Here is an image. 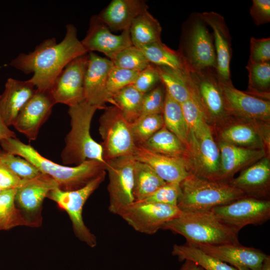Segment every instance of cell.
<instances>
[{
  "instance_id": "cell-1",
  "label": "cell",
  "mask_w": 270,
  "mask_h": 270,
  "mask_svg": "<svg viewBox=\"0 0 270 270\" xmlns=\"http://www.w3.org/2000/svg\"><path fill=\"white\" fill-rule=\"evenodd\" d=\"M88 53L77 36L73 24L66 26L63 40L58 43L55 38L46 39L28 54L22 53L10 65L28 74H33L28 80L36 90L48 92L61 71L72 60Z\"/></svg>"
},
{
  "instance_id": "cell-2",
  "label": "cell",
  "mask_w": 270,
  "mask_h": 270,
  "mask_svg": "<svg viewBox=\"0 0 270 270\" xmlns=\"http://www.w3.org/2000/svg\"><path fill=\"white\" fill-rule=\"evenodd\" d=\"M0 145L4 150L24 158L41 173L50 176L63 190L82 188L106 171V163L93 160L74 166L59 164L44 157L31 145L24 144L16 138L0 140Z\"/></svg>"
},
{
  "instance_id": "cell-3",
  "label": "cell",
  "mask_w": 270,
  "mask_h": 270,
  "mask_svg": "<svg viewBox=\"0 0 270 270\" xmlns=\"http://www.w3.org/2000/svg\"><path fill=\"white\" fill-rule=\"evenodd\" d=\"M98 109L85 100L69 107L71 128L65 138V146L60 154L64 164L76 166L88 160L106 163L101 144L90 134L91 122Z\"/></svg>"
},
{
  "instance_id": "cell-4",
  "label": "cell",
  "mask_w": 270,
  "mask_h": 270,
  "mask_svg": "<svg viewBox=\"0 0 270 270\" xmlns=\"http://www.w3.org/2000/svg\"><path fill=\"white\" fill-rule=\"evenodd\" d=\"M184 236L192 244L220 245L240 244L238 233L210 212H182L162 228Z\"/></svg>"
},
{
  "instance_id": "cell-5",
  "label": "cell",
  "mask_w": 270,
  "mask_h": 270,
  "mask_svg": "<svg viewBox=\"0 0 270 270\" xmlns=\"http://www.w3.org/2000/svg\"><path fill=\"white\" fill-rule=\"evenodd\" d=\"M177 206L182 212L210 211L246 197L230 184L209 180L190 174L180 183Z\"/></svg>"
},
{
  "instance_id": "cell-6",
  "label": "cell",
  "mask_w": 270,
  "mask_h": 270,
  "mask_svg": "<svg viewBox=\"0 0 270 270\" xmlns=\"http://www.w3.org/2000/svg\"><path fill=\"white\" fill-rule=\"evenodd\" d=\"M200 13H192L182 28L179 48L188 72L216 69V60L214 37Z\"/></svg>"
},
{
  "instance_id": "cell-7",
  "label": "cell",
  "mask_w": 270,
  "mask_h": 270,
  "mask_svg": "<svg viewBox=\"0 0 270 270\" xmlns=\"http://www.w3.org/2000/svg\"><path fill=\"white\" fill-rule=\"evenodd\" d=\"M186 147L190 174L219 182L220 152L211 126L204 121L189 129Z\"/></svg>"
},
{
  "instance_id": "cell-8",
  "label": "cell",
  "mask_w": 270,
  "mask_h": 270,
  "mask_svg": "<svg viewBox=\"0 0 270 270\" xmlns=\"http://www.w3.org/2000/svg\"><path fill=\"white\" fill-rule=\"evenodd\" d=\"M270 122L228 116L212 128L216 142L265 150L270 155Z\"/></svg>"
},
{
  "instance_id": "cell-9",
  "label": "cell",
  "mask_w": 270,
  "mask_h": 270,
  "mask_svg": "<svg viewBox=\"0 0 270 270\" xmlns=\"http://www.w3.org/2000/svg\"><path fill=\"white\" fill-rule=\"evenodd\" d=\"M188 72L192 96L200 107L206 122L213 128L228 116L224 109L216 69Z\"/></svg>"
},
{
  "instance_id": "cell-10",
  "label": "cell",
  "mask_w": 270,
  "mask_h": 270,
  "mask_svg": "<svg viewBox=\"0 0 270 270\" xmlns=\"http://www.w3.org/2000/svg\"><path fill=\"white\" fill-rule=\"evenodd\" d=\"M99 119V132L104 158L106 160L132 155L136 144L131 124L115 106L105 107Z\"/></svg>"
},
{
  "instance_id": "cell-11",
  "label": "cell",
  "mask_w": 270,
  "mask_h": 270,
  "mask_svg": "<svg viewBox=\"0 0 270 270\" xmlns=\"http://www.w3.org/2000/svg\"><path fill=\"white\" fill-rule=\"evenodd\" d=\"M106 174V171L78 190L66 191L56 188L52 190L47 196L68 213L76 236L91 248L96 246V238L84 224L83 207L88 198L104 180Z\"/></svg>"
},
{
  "instance_id": "cell-12",
  "label": "cell",
  "mask_w": 270,
  "mask_h": 270,
  "mask_svg": "<svg viewBox=\"0 0 270 270\" xmlns=\"http://www.w3.org/2000/svg\"><path fill=\"white\" fill-rule=\"evenodd\" d=\"M222 223L238 234L249 224H260L270 218V200L246 196L210 210Z\"/></svg>"
},
{
  "instance_id": "cell-13",
  "label": "cell",
  "mask_w": 270,
  "mask_h": 270,
  "mask_svg": "<svg viewBox=\"0 0 270 270\" xmlns=\"http://www.w3.org/2000/svg\"><path fill=\"white\" fill-rule=\"evenodd\" d=\"M182 212L177 206L141 200L134 201L125 206L118 215L136 231L153 234Z\"/></svg>"
},
{
  "instance_id": "cell-14",
  "label": "cell",
  "mask_w": 270,
  "mask_h": 270,
  "mask_svg": "<svg viewBox=\"0 0 270 270\" xmlns=\"http://www.w3.org/2000/svg\"><path fill=\"white\" fill-rule=\"evenodd\" d=\"M135 161L132 155L106 160V170L109 178L108 210L112 214H118L123 208L134 201L133 186Z\"/></svg>"
},
{
  "instance_id": "cell-15",
  "label": "cell",
  "mask_w": 270,
  "mask_h": 270,
  "mask_svg": "<svg viewBox=\"0 0 270 270\" xmlns=\"http://www.w3.org/2000/svg\"><path fill=\"white\" fill-rule=\"evenodd\" d=\"M88 62V53L69 62L54 80L50 92L56 104L69 107L84 101V81Z\"/></svg>"
},
{
  "instance_id": "cell-16",
  "label": "cell",
  "mask_w": 270,
  "mask_h": 270,
  "mask_svg": "<svg viewBox=\"0 0 270 270\" xmlns=\"http://www.w3.org/2000/svg\"><path fill=\"white\" fill-rule=\"evenodd\" d=\"M225 110L234 116L270 122V101L220 83Z\"/></svg>"
},
{
  "instance_id": "cell-17",
  "label": "cell",
  "mask_w": 270,
  "mask_h": 270,
  "mask_svg": "<svg viewBox=\"0 0 270 270\" xmlns=\"http://www.w3.org/2000/svg\"><path fill=\"white\" fill-rule=\"evenodd\" d=\"M54 104L50 92H42L36 88L34 94L20 110L13 126L29 140H36Z\"/></svg>"
},
{
  "instance_id": "cell-18",
  "label": "cell",
  "mask_w": 270,
  "mask_h": 270,
  "mask_svg": "<svg viewBox=\"0 0 270 270\" xmlns=\"http://www.w3.org/2000/svg\"><path fill=\"white\" fill-rule=\"evenodd\" d=\"M81 42L88 52H100L110 60L121 50L132 46L129 30L114 34L97 15L90 18L86 36Z\"/></svg>"
},
{
  "instance_id": "cell-19",
  "label": "cell",
  "mask_w": 270,
  "mask_h": 270,
  "mask_svg": "<svg viewBox=\"0 0 270 270\" xmlns=\"http://www.w3.org/2000/svg\"><path fill=\"white\" fill-rule=\"evenodd\" d=\"M208 26L213 30L216 54V73L220 83L232 84L230 78V62L232 56L231 36L224 18L213 12L200 13Z\"/></svg>"
},
{
  "instance_id": "cell-20",
  "label": "cell",
  "mask_w": 270,
  "mask_h": 270,
  "mask_svg": "<svg viewBox=\"0 0 270 270\" xmlns=\"http://www.w3.org/2000/svg\"><path fill=\"white\" fill-rule=\"evenodd\" d=\"M88 62L84 81V100L98 109L104 108L108 102L106 84L109 73L114 66L108 58L89 52Z\"/></svg>"
},
{
  "instance_id": "cell-21",
  "label": "cell",
  "mask_w": 270,
  "mask_h": 270,
  "mask_svg": "<svg viewBox=\"0 0 270 270\" xmlns=\"http://www.w3.org/2000/svg\"><path fill=\"white\" fill-rule=\"evenodd\" d=\"M132 156L137 161L150 166L165 182L180 184L190 174L187 160L154 152L142 146H136Z\"/></svg>"
},
{
  "instance_id": "cell-22",
  "label": "cell",
  "mask_w": 270,
  "mask_h": 270,
  "mask_svg": "<svg viewBox=\"0 0 270 270\" xmlns=\"http://www.w3.org/2000/svg\"><path fill=\"white\" fill-rule=\"evenodd\" d=\"M188 244L234 267L242 266L250 270H259L268 256L258 249L244 246L240 244L220 245Z\"/></svg>"
},
{
  "instance_id": "cell-23",
  "label": "cell",
  "mask_w": 270,
  "mask_h": 270,
  "mask_svg": "<svg viewBox=\"0 0 270 270\" xmlns=\"http://www.w3.org/2000/svg\"><path fill=\"white\" fill-rule=\"evenodd\" d=\"M246 196L268 199L270 192V159L265 156L242 170L228 183Z\"/></svg>"
},
{
  "instance_id": "cell-24",
  "label": "cell",
  "mask_w": 270,
  "mask_h": 270,
  "mask_svg": "<svg viewBox=\"0 0 270 270\" xmlns=\"http://www.w3.org/2000/svg\"><path fill=\"white\" fill-rule=\"evenodd\" d=\"M216 143L220 152V182L228 184L236 172L270 156L264 150L242 148L221 142Z\"/></svg>"
},
{
  "instance_id": "cell-25",
  "label": "cell",
  "mask_w": 270,
  "mask_h": 270,
  "mask_svg": "<svg viewBox=\"0 0 270 270\" xmlns=\"http://www.w3.org/2000/svg\"><path fill=\"white\" fill-rule=\"evenodd\" d=\"M36 88L28 80L8 78L0 94V116L8 127L13 126L20 110L32 96Z\"/></svg>"
},
{
  "instance_id": "cell-26",
  "label": "cell",
  "mask_w": 270,
  "mask_h": 270,
  "mask_svg": "<svg viewBox=\"0 0 270 270\" xmlns=\"http://www.w3.org/2000/svg\"><path fill=\"white\" fill-rule=\"evenodd\" d=\"M58 188L56 182L49 176L40 173L36 177L22 180L15 195V202L29 214L37 212L44 199L52 190Z\"/></svg>"
},
{
  "instance_id": "cell-27",
  "label": "cell",
  "mask_w": 270,
  "mask_h": 270,
  "mask_svg": "<svg viewBox=\"0 0 270 270\" xmlns=\"http://www.w3.org/2000/svg\"><path fill=\"white\" fill-rule=\"evenodd\" d=\"M146 10L148 6L143 0H112L97 16L110 30L123 32Z\"/></svg>"
},
{
  "instance_id": "cell-28",
  "label": "cell",
  "mask_w": 270,
  "mask_h": 270,
  "mask_svg": "<svg viewBox=\"0 0 270 270\" xmlns=\"http://www.w3.org/2000/svg\"><path fill=\"white\" fill-rule=\"evenodd\" d=\"M129 32L132 45L138 48L161 40V26L148 10L134 19Z\"/></svg>"
},
{
  "instance_id": "cell-29",
  "label": "cell",
  "mask_w": 270,
  "mask_h": 270,
  "mask_svg": "<svg viewBox=\"0 0 270 270\" xmlns=\"http://www.w3.org/2000/svg\"><path fill=\"white\" fill-rule=\"evenodd\" d=\"M160 82L174 100L182 104L192 96L188 71L156 66Z\"/></svg>"
},
{
  "instance_id": "cell-30",
  "label": "cell",
  "mask_w": 270,
  "mask_h": 270,
  "mask_svg": "<svg viewBox=\"0 0 270 270\" xmlns=\"http://www.w3.org/2000/svg\"><path fill=\"white\" fill-rule=\"evenodd\" d=\"M142 146L157 154L186 160L188 151L186 146L164 126Z\"/></svg>"
},
{
  "instance_id": "cell-31",
  "label": "cell",
  "mask_w": 270,
  "mask_h": 270,
  "mask_svg": "<svg viewBox=\"0 0 270 270\" xmlns=\"http://www.w3.org/2000/svg\"><path fill=\"white\" fill-rule=\"evenodd\" d=\"M166 182L148 164L136 160L133 186L134 201L146 199Z\"/></svg>"
},
{
  "instance_id": "cell-32",
  "label": "cell",
  "mask_w": 270,
  "mask_h": 270,
  "mask_svg": "<svg viewBox=\"0 0 270 270\" xmlns=\"http://www.w3.org/2000/svg\"><path fill=\"white\" fill-rule=\"evenodd\" d=\"M172 254L176 256L179 260L192 261L204 270H238L235 267L228 265L188 243L184 244H175Z\"/></svg>"
},
{
  "instance_id": "cell-33",
  "label": "cell",
  "mask_w": 270,
  "mask_h": 270,
  "mask_svg": "<svg viewBox=\"0 0 270 270\" xmlns=\"http://www.w3.org/2000/svg\"><path fill=\"white\" fill-rule=\"evenodd\" d=\"M148 61L158 66H164L187 71L182 58L178 50H174L160 40L139 48Z\"/></svg>"
},
{
  "instance_id": "cell-34",
  "label": "cell",
  "mask_w": 270,
  "mask_h": 270,
  "mask_svg": "<svg viewBox=\"0 0 270 270\" xmlns=\"http://www.w3.org/2000/svg\"><path fill=\"white\" fill-rule=\"evenodd\" d=\"M162 116L164 126L186 146L188 129L180 104L172 98L166 90Z\"/></svg>"
},
{
  "instance_id": "cell-35",
  "label": "cell",
  "mask_w": 270,
  "mask_h": 270,
  "mask_svg": "<svg viewBox=\"0 0 270 270\" xmlns=\"http://www.w3.org/2000/svg\"><path fill=\"white\" fill-rule=\"evenodd\" d=\"M143 96L130 85L114 94L110 103L116 106L124 118L132 124L140 116Z\"/></svg>"
},
{
  "instance_id": "cell-36",
  "label": "cell",
  "mask_w": 270,
  "mask_h": 270,
  "mask_svg": "<svg viewBox=\"0 0 270 270\" xmlns=\"http://www.w3.org/2000/svg\"><path fill=\"white\" fill-rule=\"evenodd\" d=\"M16 188L2 190L0 193V230H8L20 226H31L33 224L16 207Z\"/></svg>"
},
{
  "instance_id": "cell-37",
  "label": "cell",
  "mask_w": 270,
  "mask_h": 270,
  "mask_svg": "<svg viewBox=\"0 0 270 270\" xmlns=\"http://www.w3.org/2000/svg\"><path fill=\"white\" fill-rule=\"evenodd\" d=\"M248 90L245 92L254 96L270 100V62L255 63L248 61Z\"/></svg>"
},
{
  "instance_id": "cell-38",
  "label": "cell",
  "mask_w": 270,
  "mask_h": 270,
  "mask_svg": "<svg viewBox=\"0 0 270 270\" xmlns=\"http://www.w3.org/2000/svg\"><path fill=\"white\" fill-rule=\"evenodd\" d=\"M164 126L162 114L140 116L131 124L136 146H142Z\"/></svg>"
},
{
  "instance_id": "cell-39",
  "label": "cell",
  "mask_w": 270,
  "mask_h": 270,
  "mask_svg": "<svg viewBox=\"0 0 270 270\" xmlns=\"http://www.w3.org/2000/svg\"><path fill=\"white\" fill-rule=\"evenodd\" d=\"M110 60L117 68L136 72L142 70L150 64L142 50L133 45L121 50Z\"/></svg>"
},
{
  "instance_id": "cell-40",
  "label": "cell",
  "mask_w": 270,
  "mask_h": 270,
  "mask_svg": "<svg viewBox=\"0 0 270 270\" xmlns=\"http://www.w3.org/2000/svg\"><path fill=\"white\" fill-rule=\"evenodd\" d=\"M0 162L6 165L22 180L34 178L40 173L33 164L26 160L0 149Z\"/></svg>"
},
{
  "instance_id": "cell-41",
  "label": "cell",
  "mask_w": 270,
  "mask_h": 270,
  "mask_svg": "<svg viewBox=\"0 0 270 270\" xmlns=\"http://www.w3.org/2000/svg\"><path fill=\"white\" fill-rule=\"evenodd\" d=\"M138 72L114 66L109 73L106 84L108 102L116 92L128 86L132 85Z\"/></svg>"
},
{
  "instance_id": "cell-42",
  "label": "cell",
  "mask_w": 270,
  "mask_h": 270,
  "mask_svg": "<svg viewBox=\"0 0 270 270\" xmlns=\"http://www.w3.org/2000/svg\"><path fill=\"white\" fill-rule=\"evenodd\" d=\"M166 96V89L160 82L143 96L140 116L162 114Z\"/></svg>"
},
{
  "instance_id": "cell-43",
  "label": "cell",
  "mask_w": 270,
  "mask_h": 270,
  "mask_svg": "<svg viewBox=\"0 0 270 270\" xmlns=\"http://www.w3.org/2000/svg\"><path fill=\"white\" fill-rule=\"evenodd\" d=\"M180 194V184L166 182L142 201L177 206Z\"/></svg>"
},
{
  "instance_id": "cell-44",
  "label": "cell",
  "mask_w": 270,
  "mask_h": 270,
  "mask_svg": "<svg viewBox=\"0 0 270 270\" xmlns=\"http://www.w3.org/2000/svg\"><path fill=\"white\" fill-rule=\"evenodd\" d=\"M160 83L156 66L150 64L139 72L132 86L143 94L150 92Z\"/></svg>"
},
{
  "instance_id": "cell-45",
  "label": "cell",
  "mask_w": 270,
  "mask_h": 270,
  "mask_svg": "<svg viewBox=\"0 0 270 270\" xmlns=\"http://www.w3.org/2000/svg\"><path fill=\"white\" fill-rule=\"evenodd\" d=\"M249 61L255 63L270 62V38H256L250 40Z\"/></svg>"
},
{
  "instance_id": "cell-46",
  "label": "cell",
  "mask_w": 270,
  "mask_h": 270,
  "mask_svg": "<svg viewBox=\"0 0 270 270\" xmlns=\"http://www.w3.org/2000/svg\"><path fill=\"white\" fill-rule=\"evenodd\" d=\"M250 14L256 26L270 22V0H252Z\"/></svg>"
},
{
  "instance_id": "cell-47",
  "label": "cell",
  "mask_w": 270,
  "mask_h": 270,
  "mask_svg": "<svg viewBox=\"0 0 270 270\" xmlns=\"http://www.w3.org/2000/svg\"><path fill=\"white\" fill-rule=\"evenodd\" d=\"M21 180L8 167L0 162V188L2 190L16 188Z\"/></svg>"
},
{
  "instance_id": "cell-48",
  "label": "cell",
  "mask_w": 270,
  "mask_h": 270,
  "mask_svg": "<svg viewBox=\"0 0 270 270\" xmlns=\"http://www.w3.org/2000/svg\"><path fill=\"white\" fill-rule=\"evenodd\" d=\"M10 138H16V134L6 124L0 116V140Z\"/></svg>"
},
{
  "instance_id": "cell-49",
  "label": "cell",
  "mask_w": 270,
  "mask_h": 270,
  "mask_svg": "<svg viewBox=\"0 0 270 270\" xmlns=\"http://www.w3.org/2000/svg\"><path fill=\"white\" fill-rule=\"evenodd\" d=\"M180 270H204L201 266L195 262L185 260L184 264L182 266Z\"/></svg>"
},
{
  "instance_id": "cell-50",
  "label": "cell",
  "mask_w": 270,
  "mask_h": 270,
  "mask_svg": "<svg viewBox=\"0 0 270 270\" xmlns=\"http://www.w3.org/2000/svg\"><path fill=\"white\" fill-rule=\"evenodd\" d=\"M259 270H270V256L268 255L264 260Z\"/></svg>"
},
{
  "instance_id": "cell-51",
  "label": "cell",
  "mask_w": 270,
  "mask_h": 270,
  "mask_svg": "<svg viewBox=\"0 0 270 270\" xmlns=\"http://www.w3.org/2000/svg\"><path fill=\"white\" fill-rule=\"evenodd\" d=\"M238 270H250L249 268L242 266H236L235 267Z\"/></svg>"
},
{
  "instance_id": "cell-52",
  "label": "cell",
  "mask_w": 270,
  "mask_h": 270,
  "mask_svg": "<svg viewBox=\"0 0 270 270\" xmlns=\"http://www.w3.org/2000/svg\"><path fill=\"white\" fill-rule=\"evenodd\" d=\"M2 190L1 189V188H0V193L2 192Z\"/></svg>"
}]
</instances>
